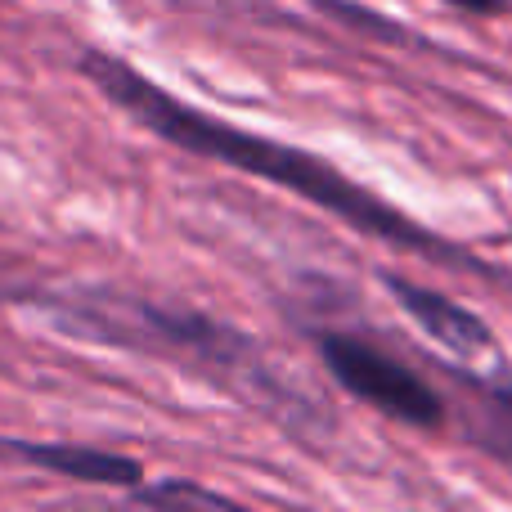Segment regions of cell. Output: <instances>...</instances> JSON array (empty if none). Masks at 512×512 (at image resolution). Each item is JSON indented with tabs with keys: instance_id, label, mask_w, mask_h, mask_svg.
Listing matches in <instances>:
<instances>
[{
	"instance_id": "6da1fadb",
	"label": "cell",
	"mask_w": 512,
	"mask_h": 512,
	"mask_svg": "<svg viewBox=\"0 0 512 512\" xmlns=\"http://www.w3.org/2000/svg\"><path fill=\"white\" fill-rule=\"evenodd\" d=\"M77 72L108 99V104H117L135 126H144V131L158 135V140L171 144V149L194 153V158H207V162H216V167H230V171H239V176L288 189V194H297L301 203L337 216V221L351 225V230L364 234V239L391 243V248H400V252L436 256V261L454 265V270H463V274L504 279L495 265L477 261L468 248L432 234L427 225H418L414 216L391 207L387 198L364 189L360 180L337 171L328 158H319V153H310V149H297V144L270 140V135L243 131V126H234V122H225V117L207 113V108L189 104V99L171 95L162 81H153L149 72H140L131 59H122V54H108L104 45L81 50Z\"/></svg>"
},
{
	"instance_id": "7a4b0ae2",
	"label": "cell",
	"mask_w": 512,
	"mask_h": 512,
	"mask_svg": "<svg viewBox=\"0 0 512 512\" xmlns=\"http://www.w3.org/2000/svg\"><path fill=\"white\" fill-rule=\"evenodd\" d=\"M36 306L54 324L72 328V337H95V342L126 346V351L180 360L189 369H203L221 387H234L252 400H270V405L283 400L292 409L288 387H279L261 346L243 328L216 315L144 297H117V292H72V297L63 292V297H36Z\"/></svg>"
},
{
	"instance_id": "3957f363",
	"label": "cell",
	"mask_w": 512,
	"mask_h": 512,
	"mask_svg": "<svg viewBox=\"0 0 512 512\" xmlns=\"http://www.w3.org/2000/svg\"><path fill=\"white\" fill-rule=\"evenodd\" d=\"M315 351H319V360H324L328 378H333L346 396L378 409L391 423L418 427V432H441L445 418H450V405H445L441 391L418 369H409L405 360H396L387 346L369 342V337L342 333V328H324V333H315Z\"/></svg>"
},
{
	"instance_id": "277c9868",
	"label": "cell",
	"mask_w": 512,
	"mask_h": 512,
	"mask_svg": "<svg viewBox=\"0 0 512 512\" xmlns=\"http://www.w3.org/2000/svg\"><path fill=\"white\" fill-rule=\"evenodd\" d=\"M0 459L41 468L50 477L77 481V486H99V490H126L144 486V463L131 454L99 450V445H77V441H23V436H0Z\"/></svg>"
},
{
	"instance_id": "5b68a950",
	"label": "cell",
	"mask_w": 512,
	"mask_h": 512,
	"mask_svg": "<svg viewBox=\"0 0 512 512\" xmlns=\"http://www.w3.org/2000/svg\"><path fill=\"white\" fill-rule=\"evenodd\" d=\"M382 288H387L391 297H396V306L405 310L436 346H445L454 360H481V355L495 351L490 324L477 315V310L463 306V301L445 297V292L427 288V283L405 279V274H391V270L382 274Z\"/></svg>"
},
{
	"instance_id": "8992f818",
	"label": "cell",
	"mask_w": 512,
	"mask_h": 512,
	"mask_svg": "<svg viewBox=\"0 0 512 512\" xmlns=\"http://www.w3.org/2000/svg\"><path fill=\"white\" fill-rule=\"evenodd\" d=\"M463 382V378H459ZM463 387L477 396V409H472L468 418V436L477 450H486L495 463H504V468L512 472V409L499 405V400H490L486 391H477L472 382H463Z\"/></svg>"
},
{
	"instance_id": "52a82bcc",
	"label": "cell",
	"mask_w": 512,
	"mask_h": 512,
	"mask_svg": "<svg viewBox=\"0 0 512 512\" xmlns=\"http://www.w3.org/2000/svg\"><path fill=\"white\" fill-rule=\"evenodd\" d=\"M131 499L144 508H230L234 504V499H225L221 490L194 486V481H185V477H167V481H158V486L144 481V486L131 490Z\"/></svg>"
},
{
	"instance_id": "ba28073f",
	"label": "cell",
	"mask_w": 512,
	"mask_h": 512,
	"mask_svg": "<svg viewBox=\"0 0 512 512\" xmlns=\"http://www.w3.org/2000/svg\"><path fill=\"white\" fill-rule=\"evenodd\" d=\"M463 382H472L477 391H486L490 400H499V405L512 409V378H472V373H459Z\"/></svg>"
},
{
	"instance_id": "9c48e42d",
	"label": "cell",
	"mask_w": 512,
	"mask_h": 512,
	"mask_svg": "<svg viewBox=\"0 0 512 512\" xmlns=\"http://www.w3.org/2000/svg\"><path fill=\"white\" fill-rule=\"evenodd\" d=\"M454 9H468V14H508L512 0H445Z\"/></svg>"
}]
</instances>
